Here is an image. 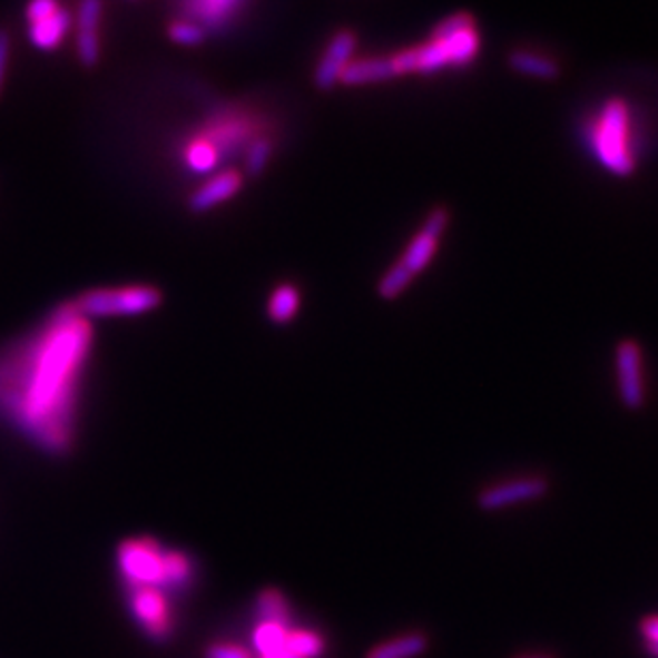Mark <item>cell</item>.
Masks as SVG:
<instances>
[{
    "label": "cell",
    "instance_id": "6da1fadb",
    "mask_svg": "<svg viewBox=\"0 0 658 658\" xmlns=\"http://www.w3.org/2000/svg\"><path fill=\"white\" fill-rule=\"evenodd\" d=\"M92 341L90 318L67 299L35 332L0 351V420L43 453L58 458L76 448Z\"/></svg>",
    "mask_w": 658,
    "mask_h": 658
},
{
    "label": "cell",
    "instance_id": "f546056e",
    "mask_svg": "<svg viewBox=\"0 0 658 658\" xmlns=\"http://www.w3.org/2000/svg\"><path fill=\"white\" fill-rule=\"evenodd\" d=\"M650 657L658 658V650H657V652H650Z\"/></svg>",
    "mask_w": 658,
    "mask_h": 658
},
{
    "label": "cell",
    "instance_id": "277c9868",
    "mask_svg": "<svg viewBox=\"0 0 658 658\" xmlns=\"http://www.w3.org/2000/svg\"><path fill=\"white\" fill-rule=\"evenodd\" d=\"M73 304L86 318L104 316H141L157 311L163 304V291L153 285L99 287L73 297Z\"/></svg>",
    "mask_w": 658,
    "mask_h": 658
},
{
    "label": "cell",
    "instance_id": "8992f818",
    "mask_svg": "<svg viewBox=\"0 0 658 658\" xmlns=\"http://www.w3.org/2000/svg\"><path fill=\"white\" fill-rule=\"evenodd\" d=\"M550 488V479L543 474L511 477L481 490L477 497V507L485 513H497L518 504L541 501L548 497Z\"/></svg>",
    "mask_w": 658,
    "mask_h": 658
},
{
    "label": "cell",
    "instance_id": "7c38bea8",
    "mask_svg": "<svg viewBox=\"0 0 658 658\" xmlns=\"http://www.w3.org/2000/svg\"><path fill=\"white\" fill-rule=\"evenodd\" d=\"M242 185H244V178H242V174L236 171V169L220 171V174L212 176L206 185L199 186L190 195L188 210L193 212V214H206L212 208H216V206L234 199Z\"/></svg>",
    "mask_w": 658,
    "mask_h": 658
},
{
    "label": "cell",
    "instance_id": "484cf974",
    "mask_svg": "<svg viewBox=\"0 0 658 658\" xmlns=\"http://www.w3.org/2000/svg\"><path fill=\"white\" fill-rule=\"evenodd\" d=\"M639 632H641V639L646 644V650L648 655L650 652H657L658 650V616H648L641 620L639 625Z\"/></svg>",
    "mask_w": 658,
    "mask_h": 658
},
{
    "label": "cell",
    "instance_id": "8fae6325",
    "mask_svg": "<svg viewBox=\"0 0 658 658\" xmlns=\"http://www.w3.org/2000/svg\"><path fill=\"white\" fill-rule=\"evenodd\" d=\"M357 50V37L351 30H341L330 39V46L321 56L315 69V86L321 92L332 90L341 84L344 69L351 65Z\"/></svg>",
    "mask_w": 658,
    "mask_h": 658
},
{
    "label": "cell",
    "instance_id": "ac0fdd59",
    "mask_svg": "<svg viewBox=\"0 0 658 658\" xmlns=\"http://www.w3.org/2000/svg\"><path fill=\"white\" fill-rule=\"evenodd\" d=\"M257 616L259 620H272V622H285L291 625L289 601L278 588H265L257 597Z\"/></svg>",
    "mask_w": 658,
    "mask_h": 658
},
{
    "label": "cell",
    "instance_id": "52a82bcc",
    "mask_svg": "<svg viewBox=\"0 0 658 658\" xmlns=\"http://www.w3.org/2000/svg\"><path fill=\"white\" fill-rule=\"evenodd\" d=\"M613 366H616V383H618V395L622 406L632 413L641 411L648 400L641 344L635 338H625L616 344Z\"/></svg>",
    "mask_w": 658,
    "mask_h": 658
},
{
    "label": "cell",
    "instance_id": "7a4b0ae2",
    "mask_svg": "<svg viewBox=\"0 0 658 658\" xmlns=\"http://www.w3.org/2000/svg\"><path fill=\"white\" fill-rule=\"evenodd\" d=\"M481 52V35L469 13H455L434 28L432 37L411 48L413 69L418 76H432L448 67H469Z\"/></svg>",
    "mask_w": 658,
    "mask_h": 658
},
{
    "label": "cell",
    "instance_id": "ffe728a7",
    "mask_svg": "<svg viewBox=\"0 0 658 658\" xmlns=\"http://www.w3.org/2000/svg\"><path fill=\"white\" fill-rule=\"evenodd\" d=\"M411 283H413V278L400 265L394 264L383 274V278L379 281L376 293H379L381 299L394 302L404 291L411 287Z\"/></svg>",
    "mask_w": 658,
    "mask_h": 658
},
{
    "label": "cell",
    "instance_id": "9a60e30c",
    "mask_svg": "<svg viewBox=\"0 0 658 658\" xmlns=\"http://www.w3.org/2000/svg\"><path fill=\"white\" fill-rule=\"evenodd\" d=\"M509 67L527 78L553 81L560 76V65L548 53L537 50H515L509 53Z\"/></svg>",
    "mask_w": 658,
    "mask_h": 658
},
{
    "label": "cell",
    "instance_id": "d6986e66",
    "mask_svg": "<svg viewBox=\"0 0 658 658\" xmlns=\"http://www.w3.org/2000/svg\"><path fill=\"white\" fill-rule=\"evenodd\" d=\"M289 650L297 658H318L325 652V639L311 629H291Z\"/></svg>",
    "mask_w": 658,
    "mask_h": 658
},
{
    "label": "cell",
    "instance_id": "603a6c76",
    "mask_svg": "<svg viewBox=\"0 0 658 658\" xmlns=\"http://www.w3.org/2000/svg\"><path fill=\"white\" fill-rule=\"evenodd\" d=\"M167 35H169V39L174 41V43H178V46H185V48H197V46H202L204 41H206V30L199 27V24H195V22H174V24H169V30H167Z\"/></svg>",
    "mask_w": 658,
    "mask_h": 658
},
{
    "label": "cell",
    "instance_id": "cb8c5ba5",
    "mask_svg": "<svg viewBox=\"0 0 658 658\" xmlns=\"http://www.w3.org/2000/svg\"><path fill=\"white\" fill-rule=\"evenodd\" d=\"M62 4L58 0H28L27 4V22L35 24L39 20H46L53 16Z\"/></svg>",
    "mask_w": 658,
    "mask_h": 658
},
{
    "label": "cell",
    "instance_id": "4fadbf2b",
    "mask_svg": "<svg viewBox=\"0 0 658 658\" xmlns=\"http://www.w3.org/2000/svg\"><path fill=\"white\" fill-rule=\"evenodd\" d=\"M71 27H73L71 11L60 7L50 18L28 24V41L41 52H52L62 46V41L71 32Z\"/></svg>",
    "mask_w": 658,
    "mask_h": 658
},
{
    "label": "cell",
    "instance_id": "30bf717a",
    "mask_svg": "<svg viewBox=\"0 0 658 658\" xmlns=\"http://www.w3.org/2000/svg\"><path fill=\"white\" fill-rule=\"evenodd\" d=\"M104 20V0H79L78 16L73 24L78 28L76 35V52L79 62L86 69H92L101 60V37L99 27Z\"/></svg>",
    "mask_w": 658,
    "mask_h": 658
},
{
    "label": "cell",
    "instance_id": "9c48e42d",
    "mask_svg": "<svg viewBox=\"0 0 658 658\" xmlns=\"http://www.w3.org/2000/svg\"><path fill=\"white\" fill-rule=\"evenodd\" d=\"M127 595L132 616L144 632L155 641H165L174 632V616L165 592L153 586H127Z\"/></svg>",
    "mask_w": 658,
    "mask_h": 658
},
{
    "label": "cell",
    "instance_id": "83f0119b",
    "mask_svg": "<svg viewBox=\"0 0 658 658\" xmlns=\"http://www.w3.org/2000/svg\"><path fill=\"white\" fill-rule=\"evenodd\" d=\"M239 0H202V13L206 18H223L229 9H234Z\"/></svg>",
    "mask_w": 658,
    "mask_h": 658
},
{
    "label": "cell",
    "instance_id": "d4e9b609",
    "mask_svg": "<svg viewBox=\"0 0 658 658\" xmlns=\"http://www.w3.org/2000/svg\"><path fill=\"white\" fill-rule=\"evenodd\" d=\"M206 658H255L246 648L237 644H212L206 650Z\"/></svg>",
    "mask_w": 658,
    "mask_h": 658
},
{
    "label": "cell",
    "instance_id": "44dd1931",
    "mask_svg": "<svg viewBox=\"0 0 658 658\" xmlns=\"http://www.w3.org/2000/svg\"><path fill=\"white\" fill-rule=\"evenodd\" d=\"M274 153V146L269 144V139H257L248 146L246 150V158H244V169H246V176L251 178H259L272 158Z\"/></svg>",
    "mask_w": 658,
    "mask_h": 658
},
{
    "label": "cell",
    "instance_id": "2e32d148",
    "mask_svg": "<svg viewBox=\"0 0 658 658\" xmlns=\"http://www.w3.org/2000/svg\"><path fill=\"white\" fill-rule=\"evenodd\" d=\"M428 650V637L423 632L397 635L370 650L366 658H418Z\"/></svg>",
    "mask_w": 658,
    "mask_h": 658
},
{
    "label": "cell",
    "instance_id": "5bb4252c",
    "mask_svg": "<svg viewBox=\"0 0 658 658\" xmlns=\"http://www.w3.org/2000/svg\"><path fill=\"white\" fill-rule=\"evenodd\" d=\"M395 79L390 56H374V58H353L341 76L344 86H369L383 84Z\"/></svg>",
    "mask_w": 658,
    "mask_h": 658
},
{
    "label": "cell",
    "instance_id": "f1b7e54d",
    "mask_svg": "<svg viewBox=\"0 0 658 658\" xmlns=\"http://www.w3.org/2000/svg\"><path fill=\"white\" fill-rule=\"evenodd\" d=\"M515 658H553L550 655H541V652H532V655H520V657Z\"/></svg>",
    "mask_w": 658,
    "mask_h": 658
},
{
    "label": "cell",
    "instance_id": "e0dca14e",
    "mask_svg": "<svg viewBox=\"0 0 658 658\" xmlns=\"http://www.w3.org/2000/svg\"><path fill=\"white\" fill-rule=\"evenodd\" d=\"M299 311V291L291 283H283L272 291L267 302V316L276 325H287Z\"/></svg>",
    "mask_w": 658,
    "mask_h": 658
},
{
    "label": "cell",
    "instance_id": "7402d4cb",
    "mask_svg": "<svg viewBox=\"0 0 658 658\" xmlns=\"http://www.w3.org/2000/svg\"><path fill=\"white\" fill-rule=\"evenodd\" d=\"M218 155L214 150V146L208 141H197L188 148L186 153V165L195 171V174H208L216 167Z\"/></svg>",
    "mask_w": 658,
    "mask_h": 658
},
{
    "label": "cell",
    "instance_id": "5b68a950",
    "mask_svg": "<svg viewBox=\"0 0 658 658\" xmlns=\"http://www.w3.org/2000/svg\"><path fill=\"white\" fill-rule=\"evenodd\" d=\"M165 548L153 537H132L118 546V569L125 586H153L167 592Z\"/></svg>",
    "mask_w": 658,
    "mask_h": 658
},
{
    "label": "cell",
    "instance_id": "4316f807",
    "mask_svg": "<svg viewBox=\"0 0 658 658\" xmlns=\"http://www.w3.org/2000/svg\"><path fill=\"white\" fill-rule=\"evenodd\" d=\"M9 60H11V37L4 28H0V95L9 71Z\"/></svg>",
    "mask_w": 658,
    "mask_h": 658
},
{
    "label": "cell",
    "instance_id": "ba28073f",
    "mask_svg": "<svg viewBox=\"0 0 658 658\" xmlns=\"http://www.w3.org/2000/svg\"><path fill=\"white\" fill-rule=\"evenodd\" d=\"M449 220H451V214L443 206L430 212L428 218L423 220L420 232L409 242L402 257L395 262L413 281L422 274L428 265L432 264V259L439 251V244L448 232Z\"/></svg>",
    "mask_w": 658,
    "mask_h": 658
},
{
    "label": "cell",
    "instance_id": "3957f363",
    "mask_svg": "<svg viewBox=\"0 0 658 658\" xmlns=\"http://www.w3.org/2000/svg\"><path fill=\"white\" fill-rule=\"evenodd\" d=\"M588 141L592 155L609 174L629 178L637 169V155L632 148V114L627 101L609 99L603 104L588 129Z\"/></svg>",
    "mask_w": 658,
    "mask_h": 658
}]
</instances>
